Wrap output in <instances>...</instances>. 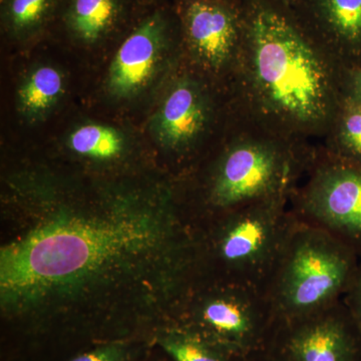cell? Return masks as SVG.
I'll list each match as a JSON object with an SVG mask.
<instances>
[{"instance_id":"7","label":"cell","mask_w":361,"mask_h":361,"mask_svg":"<svg viewBox=\"0 0 361 361\" xmlns=\"http://www.w3.org/2000/svg\"><path fill=\"white\" fill-rule=\"evenodd\" d=\"M297 219L329 233L361 258V164L330 155L322 146L292 195Z\"/></svg>"},{"instance_id":"9","label":"cell","mask_w":361,"mask_h":361,"mask_svg":"<svg viewBox=\"0 0 361 361\" xmlns=\"http://www.w3.org/2000/svg\"><path fill=\"white\" fill-rule=\"evenodd\" d=\"M213 85L199 73H186L171 85L158 113L156 130L159 141L176 155H194L215 130L220 114L234 113L230 99L217 101Z\"/></svg>"},{"instance_id":"14","label":"cell","mask_w":361,"mask_h":361,"mask_svg":"<svg viewBox=\"0 0 361 361\" xmlns=\"http://www.w3.org/2000/svg\"><path fill=\"white\" fill-rule=\"evenodd\" d=\"M322 147L330 155L361 164V104L343 97Z\"/></svg>"},{"instance_id":"10","label":"cell","mask_w":361,"mask_h":361,"mask_svg":"<svg viewBox=\"0 0 361 361\" xmlns=\"http://www.w3.org/2000/svg\"><path fill=\"white\" fill-rule=\"evenodd\" d=\"M275 330L283 361H361V332L343 300Z\"/></svg>"},{"instance_id":"5","label":"cell","mask_w":361,"mask_h":361,"mask_svg":"<svg viewBox=\"0 0 361 361\" xmlns=\"http://www.w3.org/2000/svg\"><path fill=\"white\" fill-rule=\"evenodd\" d=\"M360 261L341 240L296 218L264 290L276 322L307 317L343 300Z\"/></svg>"},{"instance_id":"16","label":"cell","mask_w":361,"mask_h":361,"mask_svg":"<svg viewBox=\"0 0 361 361\" xmlns=\"http://www.w3.org/2000/svg\"><path fill=\"white\" fill-rule=\"evenodd\" d=\"M122 135L108 126L90 123L78 128L71 133L68 146L78 155L111 160L120 156L123 149Z\"/></svg>"},{"instance_id":"18","label":"cell","mask_w":361,"mask_h":361,"mask_svg":"<svg viewBox=\"0 0 361 361\" xmlns=\"http://www.w3.org/2000/svg\"><path fill=\"white\" fill-rule=\"evenodd\" d=\"M52 0H8L6 20L13 32H30L39 27L49 13Z\"/></svg>"},{"instance_id":"11","label":"cell","mask_w":361,"mask_h":361,"mask_svg":"<svg viewBox=\"0 0 361 361\" xmlns=\"http://www.w3.org/2000/svg\"><path fill=\"white\" fill-rule=\"evenodd\" d=\"M291 11L341 65L361 66V0H298Z\"/></svg>"},{"instance_id":"15","label":"cell","mask_w":361,"mask_h":361,"mask_svg":"<svg viewBox=\"0 0 361 361\" xmlns=\"http://www.w3.org/2000/svg\"><path fill=\"white\" fill-rule=\"evenodd\" d=\"M63 92L61 73L52 66H40L21 85V110L27 116H39L49 111Z\"/></svg>"},{"instance_id":"12","label":"cell","mask_w":361,"mask_h":361,"mask_svg":"<svg viewBox=\"0 0 361 361\" xmlns=\"http://www.w3.org/2000/svg\"><path fill=\"white\" fill-rule=\"evenodd\" d=\"M168 25L163 14L149 16L130 33L116 52L108 87L116 97L137 94L153 78L167 45Z\"/></svg>"},{"instance_id":"6","label":"cell","mask_w":361,"mask_h":361,"mask_svg":"<svg viewBox=\"0 0 361 361\" xmlns=\"http://www.w3.org/2000/svg\"><path fill=\"white\" fill-rule=\"evenodd\" d=\"M195 334L238 357H247L276 329L265 291L226 283H197L180 304Z\"/></svg>"},{"instance_id":"22","label":"cell","mask_w":361,"mask_h":361,"mask_svg":"<svg viewBox=\"0 0 361 361\" xmlns=\"http://www.w3.org/2000/svg\"><path fill=\"white\" fill-rule=\"evenodd\" d=\"M272 1L276 2L280 6L287 7V8L293 9L298 0H272Z\"/></svg>"},{"instance_id":"1","label":"cell","mask_w":361,"mask_h":361,"mask_svg":"<svg viewBox=\"0 0 361 361\" xmlns=\"http://www.w3.org/2000/svg\"><path fill=\"white\" fill-rule=\"evenodd\" d=\"M194 259L193 231L173 203L158 211L54 214L1 249V305L16 315L44 314L123 285L155 284V273L189 291Z\"/></svg>"},{"instance_id":"8","label":"cell","mask_w":361,"mask_h":361,"mask_svg":"<svg viewBox=\"0 0 361 361\" xmlns=\"http://www.w3.org/2000/svg\"><path fill=\"white\" fill-rule=\"evenodd\" d=\"M180 21L195 68L228 92L243 44L240 1L182 0Z\"/></svg>"},{"instance_id":"19","label":"cell","mask_w":361,"mask_h":361,"mask_svg":"<svg viewBox=\"0 0 361 361\" xmlns=\"http://www.w3.org/2000/svg\"><path fill=\"white\" fill-rule=\"evenodd\" d=\"M343 302L361 332V258L355 278L343 297Z\"/></svg>"},{"instance_id":"13","label":"cell","mask_w":361,"mask_h":361,"mask_svg":"<svg viewBox=\"0 0 361 361\" xmlns=\"http://www.w3.org/2000/svg\"><path fill=\"white\" fill-rule=\"evenodd\" d=\"M118 16V0H73L68 23L78 39L92 44L110 32Z\"/></svg>"},{"instance_id":"21","label":"cell","mask_w":361,"mask_h":361,"mask_svg":"<svg viewBox=\"0 0 361 361\" xmlns=\"http://www.w3.org/2000/svg\"><path fill=\"white\" fill-rule=\"evenodd\" d=\"M343 97L361 104V66L344 68Z\"/></svg>"},{"instance_id":"17","label":"cell","mask_w":361,"mask_h":361,"mask_svg":"<svg viewBox=\"0 0 361 361\" xmlns=\"http://www.w3.org/2000/svg\"><path fill=\"white\" fill-rule=\"evenodd\" d=\"M160 344L175 361H228L231 355L195 332L161 337Z\"/></svg>"},{"instance_id":"2","label":"cell","mask_w":361,"mask_h":361,"mask_svg":"<svg viewBox=\"0 0 361 361\" xmlns=\"http://www.w3.org/2000/svg\"><path fill=\"white\" fill-rule=\"evenodd\" d=\"M243 44L228 94L239 120L280 137L324 139L343 99L341 65L272 0H240Z\"/></svg>"},{"instance_id":"20","label":"cell","mask_w":361,"mask_h":361,"mask_svg":"<svg viewBox=\"0 0 361 361\" xmlns=\"http://www.w3.org/2000/svg\"><path fill=\"white\" fill-rule=\"evenodd\" d=\"M127 353L118 345L106 346L77 356L71 361H126Z\"/></svg>"},{"instance_id":"3","label":"cell","mask_w":361,"mask_h":361,"mask_svg":"<svg viewBox=\"0 0 361 361\" xmlns=\"http://www.w3.org/2000/svg\"><path fill=\"white\" fill-rule=\"evenodd\" d=\"M317 153L312 142L280 137L236 118L202 180L198 216L212 221L259 204L290 203Z\"/></svg>"},{"instance_id":"23","label":"cell","mask_w":361,"mask_h":361,"mask_svg":"<svg viewBox=\"0 0 361 361\" xmlns=\"http://www.w3.org/2000/svg\"><path fill=\"white\" fill-rule=\"evenodd\" d=\"M228 1H240V0H228Z\"/></svg>"},{"instance_id":"4","label":"cell","mask_w":361,"mask_h":361,"mask_svg":"<svg viewBox=\"0 0 361 361\" xmlns=\"http://www.w3.org/2000/svg\"><path fill=\"white\" fill-rule=\"evenodd\" d=\"M296 218L289 202L247 207L193 228L196 283L265 290Z\"/></svg>"}]
</instances>
